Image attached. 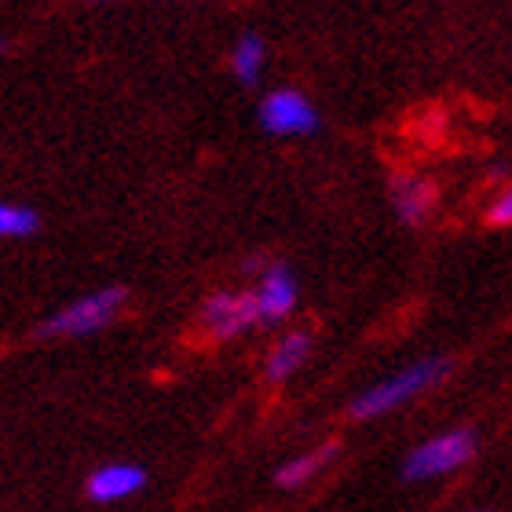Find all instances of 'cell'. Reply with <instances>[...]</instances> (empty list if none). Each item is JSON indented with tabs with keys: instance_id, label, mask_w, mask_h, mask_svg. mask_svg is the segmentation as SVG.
I'll list each match as a JSON object with an SVG mask.
<instances>
[{
	"instance_id": "obj_14",
	"label": "cell",
	"mask_w": 512,
	"mask_h": 512,
	"mask_svg": "<svg viewBox=\"0 0 512 512\" xmlns=\"http://www.w3.org/2000/svg\"><path fill=\"white\" fill-rule=\"evenodd\" d=\"M92 4H114V0H92Z\"/></svg>"
},
{
	"instance_id": "obj_7",
	"label": "cell",
	"mask_w": 512,
	"mask_h": 512,
	"mask_svg": "<svg viewBox=\"0 0 512 512\" xmlns=\"http://www.w3.org/2000/svg\"><path fill=\"white\" fill-rule=\"evenodd\" d=\"M297 304V278L286 264H271L256 286V308H260V322H278L286 319Z\"/></svg>"
},
{
	"instance_id": "obj_3",
	"label": "cell",
	"mask_w": 512,
	"mask_h": 512,
	"mask_svg": "<svg viewBox=\"0 0 512 512\" xmlns=\"http://www.w3.org/2000/svg\"><path fill=\"white\" fill-rule=\"evenodd\" d=\"M472 454H476V432H472V428H454V432L432 436L428 443H421L417 450L406 454L403 480L425 483V480H439V476H450V472H458Z\"/></svg>"
},
{
	"instance_id": "obj_9",
	"label": "cell",
	"mask_w": 512,
	"mask_h": 512,
	"mask_svg": "<svg viewBox=\"0 0 512 512\" xmlns=\"http://www.w3.org/2000/svg\"><path fill=\"white\" fill-rule=\"evenodd\" d=\"M308 355H311V337H308V333H286V337L271 348V355H267V366H264L267 381H271V384L289 381L300 366L308 363Z\"/></svg>"
},
{
	"instance_id": "obj_1",
	"label": "cell",
	"mask_w": 512,
	"mask_h": 512,
	"mask_svg": "<svg viewBox=\"0 0 512 512\" xmlns=\"http://www.w3.org/2000/svg\"><path fill=\"white\" fill-rule=\"evenodd\" d=\"M447 374H450V363L443 359V355H428V359H421V363L403 366L399 374L384 377V381H377L374 388H366V392L352 403V417L355 421H374V417H381V414H392V410H399L403 403L417 399L421 392L436 388Z\"/></svg>"
},
{
	"instance_id": "obj_5",
	"label": "cell",
	"mask_w": 512,
	"mask_h": 512,
	"mask_svg": "<svg viewBox=\"0 0 512 512\" xmlns=\"http://www.w3.org/2000/svg\"><path fill=\"white\" fill-rule=\"evenodd\" d=\"M253 322H260L256 293H213L202 304V326L216 341H231L238 333H246Z\"/></svg>"
},
{
	"instance_id": "obj_4",
	"label": "cell",
	"mask_w": 512,
	"mask_h": 512,
	"mask_svg": "<svg viewBox=\"0 0 512 512\" xmlns=\"http://www.w3.org/2000/svg\"><path fill=\"white\" fill-rule=\"evenodd\" d=\"M260 128L271 136H311L319 132V110L311 107V99H304L293 88H278L260 103Z\"/></svg>"
},
{
	"instance_id": "obj_2",
	"label": "cell",
	"mask_w": 512,
	"mask_h": 512,
	"mask_svg": "<svg viewBox=\"0 0 512 512\" xmlns=\"http://www.w3.org/2000/svg\"><path fill=\"white\" fill-rule=\"evenodd\" d=\"M125 304V289L107 286L96 289L88 297H77L74 304H66L52 315V319L41 322V337H88V333H99L103 326L114 322V315Z\"/></svg>"
},
{
	"instance_id": "obj_10",
	"label": "cell",
	"mask_w": 512,
	"mask_h": 512,
	"mask_svg": "<svg viewBox=\"0 0 512 512\" xmlns=\"http://www.w3.org/2000/svg\"><path fill=\"white\" fill-rule=\"evenodd\" d=\"M333 458H337V443H322V447H315V450H308V454H300V458L286 461V465L275 472V483L278 487H286V491L304 487V483L315 480V476H319Z\"/></svg>"
},
{
	"instance_id": "obj_12",
	"label": "cell",
	"mask_w": 512,
	"mask_h": 512,
	"mask_svg": "<svg viewBox=\"0 0 512 512\" xmlns=\"http://www.w3.org/2000/svg\"><path fill=\"white\" fill-rule=\"evenodd\" d=\"M41 231V216L33 213L30 205L4 202L0 205V235L4 238H30Z\"/></svg>"
},
{
	"instance_id": "obj_8",
	"label": "cell",
	"mask_w": 512,
	"mask_h": 512,
	"mask_svg": "<svg viewBox=\"0 0 512 512\" xmlns=\"http://www.w3.org/2000/svg\"><path fill=\"white\" fill-rule=\"evenodd\" d=\"M143 483H147V472L139 469V465H103L88 476V498L99 505L107 502H121V498H132V494L143 491Z\"/></svg>"
},
{
	"instance_id": "obj_11",
	"label": "cell",
	"mask_w": 512,
	"mask_h": 512,
	"mask_svg": "<svg viewBox=\"0 0 512 512\" xmlns=\"http://www.w3.org/2000/svg\"><path fill=\"white\" fill-rule=\"evenodd\" d=\"M264 55H267V44L260 33H242L235 41L231 66H235V77L242 85H256L260 81V74H264Z\"/></svg>"
},
{
	"instance_id": "obj_6",
	"label": "cell",
	"mask_w": 512,
	"mask_h": 512,
	"mask_svg": "<svg viewBox=\"0 0 512 512\" xmlns=\"http://www.w3.org/2000/svg\"><path fill=\"white\" fill-rule=\"evenodd\" d=\"M388 194H392L395 216L410 227L425 224L428 213H432V205H436V187H432V180L417 176V172H395L392 183H388Z\"/></svg>"
},
{
	"instance_id": "obj_13",
	"label": "cell",
	"mask_w": 512,
	"mask_h": 512,
	"mask_svg": "<svg viewBox=\"0 0 512 512\" xmlns=\"http://www.w3.org/2000/svg\"><path fill=\"white\" fill-rule=\"evenodd\" d=\"M491 224H498V227H505V224H512V187L509 191L502 194V198H498V202L491 205Z\"/></svg>"
}]
</instances>
